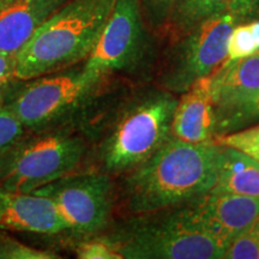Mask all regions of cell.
I'll list each match as a JSON object with an SVG mask.
<instances>
[{
	"instance_id": "ffe728a7",
	"label": "cell",
	"mask_w": 259,
	"mask_h": 259,
	"mask_svg": "<svg viewBox=\"0 0 259 259\" xmlns=\"http://www.w3.org/2000/svg\"><path fill=\"white\" fill-rule=\"evenodd\" d=\"M223 258L259 259V220L227 246Z\"/></svg>"
},
{
	"instance_id": "ba28073f",
	"label": "cell",
	"mask_w": 259,
	"mask_h": 259,
	"mask_svg": "<svg viewBox=\"0 0 259 259\" xmlns=\"http://www.w3.org/2000/svg\"><path fill=\"white\" fill-rule=\"evenodd\" d=\"M235 17L225 12L185 32L162 73L161 84L170 93H185L199 79L215 72L227 58V42Z\"/></svg>"
},
{
	"instance_id": "9c48e42d",
	"label": "cell",
	"mask_w": 259,
	"mask_h": 259,
	"mask_svg": "<svg viewBox=\"0 0 259 259\" xmlns=\"http://www.w3.org/2000/svg\"><path fill=\"white\" fill-rule=\"evenodd\" d=\"M147 52L144 18L139 0H116L111 17L83 69L97 79L132 71Z\"/></svg>"
},
{
	"instance_id": "d6986e66",
	"label": "cell",
	"mask_w": 259,
	"mask_h": 259,
	"mask_svg": "<svg viewBox=\"0 0 259 259\" xmlns=\"http://www.w3.org/2000/svg\"><path fill=\"white\" fill-rule=\"evenodd\" d=\"M259 47L252 34L250 25L240 24L232 29L227 42V58L225 63H232L258 53Z\"/></svg>"
},
{
	"instance_id": "9a60e30c",
	"label": "cell",
	"mask_w": 259,
	"mask_h": 259,
	"mask_svg": "<svg viewBox=\"0 0 259 259\" xmlns=\"http://www.w3.org/2000/svg\"><path fill=\"white\" fill-rule=\"evenodd\" d=\"M210 193L259 198V162L240 150L220 145L216 181Z\"/></svg>"
},
{
	"instance_id": "603a6c76",
	"label": "cell",
	"mask_w": 259,
	"mask_h": 259,
	"mask_svg": "<svg viewBox=\"0 0 259 259\" xmlns=\"http://www.w3.org/2000/svg\"><path fill=\"white\" fill-rule=\"evenodd\" d=\"M25 132L23 125L8 109L0 107V157Z\"/></svg>"
},
{
	"instance_id": "2e32d148",
	"label": "cell",
	"mask_w": 259,
	"mask_h": 259,
	"mask_svg": "<svg viewBox=\"0 0 259 259\" xmlns=\"http://www.w3.org/2000/svg\"><path fill=\"white\" fill-rule=\"evenodd\" d=\"M232 0H177L168 23L174 30L185 34L213 16L228 12Z\"/></svg>"
},
{
	"instance_id": "4fadbf2b",
	"label": "cell",
	"mask_w": 259,
	"mask_h": 259,
	"mask_svg": "<svg viewBox=\"0 0 259 259\" xmlns=\"http://www.w3.org/2000/svg\"><path fill=\"white\" fill-rule=\"evenodd\" d=\"M215 105H213L210 76L204 77L184 93L178 101L171 124V137L203 143L216 136Z\"/></svg>"
},
{
	"instance_id": "3957f363",
	"label": "cell",
	"mask_w": 259,
	"mask_h": 259,
	"mask_svg": "<svg viewBox=\"0 0 259 259\" xmlns=\"http://www.w3.org/2000/svg\"><path fill=\"white\" fill-rule=\"evenodd\" d=\"M177 105L173 93L166 89L136 93L103 131L95 150L99 170L126 174L153 156L171 138Z\"/></svg>"
},
{
	"instance_id": "44dd1931",
	"label": "cell",
	"mask_w": 259,
	"mask_h": 259,
	"mask_svg": "<svg viewBox=\"0 0 259 259\" xmlns=\"http://www.w3.org/2000/svg\"><path fill=\"white\" fill-rule=\"evenodd\" d=\"M215 142L220 145L240 150L259 162V124L218 136Z\"/></svg>"
},
{
	"instance_id": "7c38bea8",
	"label": "cell",
	"mask_w": 259,
	"mask_h": 259,
	"mask_svg": "<svg viewBox=\"0 0 259 259\" xmlns=\"http://www.w3.org/2000/svg\"><path fill=\"white\" fill-rule=\"evenodd\" d=\"M0 229L45 236L67 234L65 222L50 198L34 192L2 189Z\"/></svg>"
},
{
	"instance_id": "6da1fadb",
	"label": "cell",
	"mask_w": 259,
	"mask_h": 259,
	"mask_svg": "<svg viewBox=\"0 0 259 259\" xmlns=\"http://www.w3.org/2000/svg\"><path fill=\"white\" fill-rule=\"evenodd\" d=\"M220 144L171 137L141 166L125 174L122 197L135 215L180 206L215 185Z\"/></svg>"
},
{
	"instance_id": "4316f807",
	"label": "cell",
	"mask_w": 259,
	"mask_h": 259,
	"mask_svg": "<svg viewBox=\"0 0 259 259\" xmlns=\"http://www.w3.org/2000/svg\"><path fill=\"white\" fill-rule=\"evenodd\" d=\"M250 25V29L252 31V34H253V37L255 42H257L258 47H259V21H254L252 22V23H248Z\"/></svg>"
},
{
	"instance_id": "52a82bcc",
	"label": "cell",
	"mask_w": 259,
	"mask_h": 259,
	"mask_svg": "<svg viewBox=\"0 0 259 259\" xmlns=\"http://www.w3.org/2000/svg\"><path fill=\"white\" fill-rule=\"evenodd\" d=\"M34 193L50 198L76 240L101 234L111 222L114 187L102 170H78L42 186Z\"/></svg>"
},
{
	"instance_id": "277c9868",
	"label": "cell",
	"mask_w": 259,
	"mask_h": 259,
	"mask_svg": "<svg viewBox=\"0 0 259 259\" xmlns=\"http://www.w3.org/2000/svg\"><path fill=\"white\" fill-rule=\"evenodd\" d=\"M88 153V141L71 124L25 131L0 157V189L34 192L80 170Z\"/></svg>"
},
{
	"instance_id": "484cf974",
	"label": "cell",
	"mask_w": 259,
	"mask_h": 259,
	"mask_svg": "<svg viewBox=\"0 0 259 259\" xmlns=\"http://www.w3.org/2000/svg\"><path fill=\"white\" fill-rule=\"evenodd\" d=\"M258 120H259V97H258L257 101L254 102V105L252 106L250 109H248V112L246 113V115L244 116V120H242L241 128L246 125L252 124V122H255Z\"/></svg>"
},
{
	"instance_id": "30bf717a",
	"label": "cell",
	"mask_w": 259,
	"mask_h": 259,
	"mask_svg": "<svg viewBox=\"0 0 259 259\" xmlns=\"http://www.w3.org/2000/svg\"><path fill=\"white\" fill-rule=\"evenodd\" d=\"M218 126L216 137L240 130L248 109L259 97V52L223 63L210 74Z\"/></svg>"
},
{
	"instance_id": "8992f818",
	"label": "cell",
	"mask_w": 259,
	"mask_h": 259,
	"mask_svg": "<svg viewBox=\"0 0 259 259\" xmlns=\"http://www.w3.org/2000/svg\"><path fill=\"white\" fill-rule=\"evenodd\" d=\"M102 79L83 66L18 80L3 108L12 113L25 131H41L69 124V119L95 96Z\"/></svg>"
},
{
	"instance_id": "7a4b0ae2",
	"label": "cell",
	"mask_w": 259,
	"mask_h": 259,
	"mask_svg": "<svg viewBox=\"0 0 259 259\" xmlns=\"http://www.w3.org/2000/svg\"><path fill=\"white\" fill-rule=\"evenodd\" d=\"M116 0H67L17 54L16 76L27 80L85 61L101 36Z\"/></svg>"
},
{
	"instance_id": "83f0119b",
	"label": "cell",
	"mask_w": 259,
	"mask_h": 259,
	"mask_svg": "<svg viewBox=\"0 0 259 259\" xmlns=\"http://www.w3.org/2000/svg\"><path fill=\"white\" fill-rule=\"evenodd\" d=\"M15 0H0V9L5 8V6H8L9 4H11V3H14Z\"/></svg>"
},
{
	"instance_id": "8fae6325",
	"label": "cell",
	"mask_w": 259,
	"mask_h": 259,
	"mask_svg": "<svg viewBox=\"0 0 259 259\" xmlns=\"http://www.w3.org/2000/svg\"><path fill=\"white\" fill-rule=\"evenodd\" d=\"M185 205L193 221L223 248L259 220V198L206 193Z\"/></svg>"
},
{
	"instance_id": "cb8c5ba5",
	"label": "cell",
	"mask_w": 259,
	"mask_h": 259,
	"mask_svg": "<svg viewBox=\"0 0 259 259\" xmlns=\"http://www.w3.org/2000/svg\"><path fill=\"white\" fill-rule=\"evenodd\" d=\"M17 54H0V107L4 105L6 97L18 82L16 76Z\"/></svg>"
},
{
	"instance_id": "e0dca14e",
	"label": "cell",
	"mask_w": 259,
	"mask_h": 259,
	"mask_svg": "<svg viewBox=\"0 0 259 259\" xmlns=\"http://www.w3.org/2000/svg\"><path fill=\"white\" fill-rule=\"evenodd\" d=\"M74 254L79 259H124L112 235H92L76 240Z\"/></svg>"
},
{
	"instance_id": "d4e9b609",
	"label": "cell",
	"mask_w": 259,
	"mask_h": 259,
	"mask_svg": "<svg viewBox=\"0 0 259 259\" xmlns=\"http://www.w3.org/2000/svg\"><path fill=\"white\" fill-rule=\"evenodd\" d=\"M259 10V0H232L228 12L234 17H248Z\"/></svg>"
},
{
	"instance_id": "ac0fdd59",
	"label": "cell",
	"mask_w": 259,
	"mask_h": 259,
	"mask_svg": "<svg viewBox=\"0 0 259 259\" xmlns=\"http://www.w3.org/2000/svg\"><path fill=\"white\" fill-rule=\"evenodd\" d=\"M0 229V259H59L57 252L32 247Z\"/></svg>"
},
{
	"instance_id": "7402d4cb",
	"label": "cell",
	"mask_w": 259,
	"mask_h": 259,
	"mask_svg": "<svg viewBox=\"0 0 259 259\" xmlns=\"http://www.w3.org/2000/svg\"><path fill=\"white\" fill-rule=\"evenodd\" d=\"M176 3L177 0H139L143 18L153 29L168 23Z\"/></svg>"
},
{
	"instance_id": "5bb4252c",
	"label": "cell",
	"mask_w": 259,
	"mask_h": 259,
	"mask_svg": "<svg viewBox=\"0 0 259 259\" xmlns=\"http://www.w3.org/2000/svg\"><path fill=\"white\" fill-rule=\"evenodd\" d=\"M67 0H15L0 9V54H18L35 31Z\"/></svg>"
},
{
	"instance_id": "5b68a950",
	"label": "cell",
	"mask_w": 259,
	"mask_h": 259,
	"mask_svg": "<svg viewBox=\"0 0 259 259\" xmlns=\"http://www.w3.org/2000/svg\"><path fill=\"white\" fill-rule=\"evenodd\" d=\"M112 234L125 259H219L225 248L180 206L141 213Z\"/></svg>"
}]
</instances>
